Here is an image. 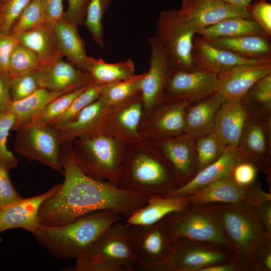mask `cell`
<instances>
[{"mask_svg": "<svg viewBox=\"0 0 271 271\" xmlns=\"http://www.w3.org/2000/svg\"><path fill=\"white\" fill-rule=\"evenodd\" d=\"M62 144L64 181L41 204L38 212L41 225L60 226L98 210L113 211L125 218L147 202L149 198L86 175L73 158L72 144Z\"/></svg>", "mask_w": 271, "mask_h": 271, "instance_id": "obj_1", "label": "cell"}, {"mask_svg": "<svg viewBox=\"0 0 271 271\" xmlns=\"http://www.w3.org/2000/svg\"><path fill=\"white\" fill-rule=\"evenodd\" d=\"M117 186L150 198L166 196L180 184L155 141L142 138L125 144Z\"/></svg>", "mask_w": 271, "mask_h": 271, "instance_id": "obj_2", "label": "cell"}, {"mask_svg": "<svg viewBox=\"0 0 271 271\" xmlns=\"http://www.w3.org/2000/svg\"><path fill=\"white\" fill-rule=\"evenodd\" d=\"M123 218L113 211L98 210L60 226L41 225L33 233L38 242L56 258L77 259L106 229Z\"/></svg>", "mask_w": 271, "mask_h": 271, "instance_id": "obj_3", "label": "cell"}, {"mask_svg": "<svg viewBox=\"0 0 271 271\" xmlns=\"http://www.w3.org/2000/svg\"><path fill=\"white\" fill-rule=\"evenodd\" d=\"M125 144L104 126L75 140L71 152L76 165L86 175L117 186Z\"/></svg>", "mask_w": 271, "mask_h": 271, "instance_id": "obj_4", "label": "cell"}, {"mask_svg": "<svg viewBox=\"0 0 271 271\" xmlns=\"http://www.w3.org/2000/svg\"><path fill=\"white\" fill-rule=\"evenodd\" d=\"M209 204L225 236L235 248L239 261L246 271H253L255 251L260 242L268 237L254 208L238 204Z\"/></svg>", "mask_w": 271, "mask_h": 271, "instance_id": "obj_5", "label": "cell"}, {"mask_svg": "<svg viewBox=\"0 0 271 271\" xmlns=\"http://www.w3.org/2000/svg\"><path fill=\"white\" fill-rule=\"evenodd\" d=\"M163 220L171 241L187 238L222 247L237 255L209 203H189L184 208L168 214Z\"/></svg>", "mask_w": 271, "mask_h": 271, "instance_id": "obj_6", "label": "cell"}, {"mask_svg": "<svg viewBox=\"0 0 271 271\" xmlns=\"http://www.w3.org/2000/svg\"><path fill=\"white\" fill-rule=\"evenodd\" d=\"M122 220L106 229L85 253L76 259L75 266L67 270L77 271L83 265L92 263L111 264L122 271L136 269L137 257L130 227Z\"/></svg>", "mask_w": 271, "mask_h": 271, "instance_id": "obj_7", "label": "cell"}, {"mask_svg": "<svg viewBox=\"0 0 271 271\" xmlns=\"http://www.w3.org/2000/svg\"><path fill=\"white\" fill-rule=\"evenodd\" d=\"M196 31L182 19L178 10L162 11L153 36L166 53L172 70L194 69L192 50Z\"/></svg>", "mask_w": 271, "mask_h": 271, "instance_id": "obj_8", "label": "cell"}, {"mask_svg": "<svg viewBox=\"0 0 271 271\" xmlns=\"http://www.w3.org/2000/svg\"><path fill=\"white\" fill-rule=\"evenodd\" d=\"M13 130L17 131L14 145L17 153L64 174L61 163L63 144L55 128L30 121L20 124Z\"/></svg>", "mask_w": 271, "mask_h": 271, "instance_id": "obj_9", "label": "cell"}, {"mask_svg": "<svg viewBox=\"0 0 271 271\" xmlns=\"http://www.w3.org/2000/svg\"><path fill=\"white\" fill-rule=\"evenodd\" d=\"M238 260L237 255L211 243L184 237L171 241L166 271H200L202 268Z\"/></svg>", "mask_w": 271, "mask_h": 271, "instance_id": "obj_10", "label": "cell"}, {"mask_svg": "<svg viewBox=\"0 0 271 271\" xmlns=\"http://www.w3.org/2000/svg\"><path fill=\"white\" fill-rule=\"evenodd\" d=\"M239 161L249 163L266 176L269 184L271 171V116L249 115L236 150ZM270 184H269V185Z\"/></svg>", "mask_w": 271, "mask_h": 271, "instance_id": "obj_11", "label": "cell"}, {"mask_svg": "<svg viewBox=\"0 0 271 271\" xmlns=\"http://www.w3.org/2000/svg\"><path fill=\"white\" fill-rule=\"evenodd\" d=\"M130 227L137 257L136 268L144 271H166L171 240L163 220L149 226Z\"/></svg>", "mask_w": 271, "mask_h": 271, "instance_id": "obj_12", "label": "cell"}, {"mask_svg": "<svg viewBox=\"0 0 271 271\" xmlns=\"http://www.w3.org/2000/svg\"><path fill=\"white\" fill-rule=\"evenodd\" d=\"M187 197L192 204L221 202L254 208L263 201L271 200V193L264 191L256 180L249 185L242 186L235 183L230 175Z\"/></svg>", "mask_w": 271, "mask_h": 271, "instance_id": "obj_13", "label": "cell"}, {"mask_svg": "<svg viewBox=\"0 0 271 271\" xmlns=\"http://www.w3.org/2000/svg\"><path fill=\"white\" fill-rule=\"evenodd\" d=\"M190 103L164 99L150 112L142 116L139 133L144 138L155 140L185 133L186 110Z\"/></svg>", "mask_w": 271, "mask_h": 271, "instance_id": "obj_14", "label": "cell"}, {"mask_svg": "<svg viewBox=\"0 0 271 271\" xmlns=\"http://www.w3.org/2000/svg\"><path fill=\"white\" fill-rule=\"evenodd\" d=\"M217 74L197 69L172 70L164 91V98L193 103L218 91Z\"/></svg>", "mask_w": 271, "mask_h": 271, "instance_id": "obj_15", "label": "cell"}, {"mask_svg": "<svg viewBox=\"0 0 271 271\" xmlns=\"http://www.w3.org/2000/svg\"><path fill=\"white\" fill-rule=\"evenodd\" d=\"M150 48L149 68L141 85L143 115L150 112L164 98V91L172 71L169 59L154 37L148 39Z\"/></svg>", "mask_w": 271, "mask_h": 271, "instance_id": "obj_16", "label": "cell"}, {"mask_svg": "<svg viewBox=\"0 0 271 271\" xmlns=\"http://www.w3.org/2000/svg\"><path fill=\"white\" fill-rule=\"evenodd\" d=\"M180 17L198 31L224 19L251 17L247 8L236 7L223 0H182Z\"/></svg>", "mask_w": 271, "mask_h": 271, "instance_id": "obj_17", "label": "cell"}, {"mask_svg": "<svg viewBox=\"0 0 271 271\" xmlns=\"http://www.w3.org/2000/svg\"><path fill=\"white\" fill-rule=\"evenodd\" d=\"M271 74V61L239 64L217 74V92L225 100L240 101L257 81Z\"/></svg>", "mask_w": 271, "mask_h": 271, "instance_id": "obj_18", "label": "cell"}, {"mask_svg": "<svg viewBox=\"0 0 271 271\" xmlns=\"http://www.w3.org/2000/svg\"><path fill=\"white\" fill-rule=\"evenodd\" d=\"M153 140L174 170L180 186L196 174L195 138L184 133Z\"/></svg>", "mask_w": 271, "mask_h": 271, "instance_id": "obj_19", "label": "cell"}, {"mask_svg": "<svg viewBox=\"0 0 271 271\" xmlns=\"http://www.w3.org/2000/svg\"><path fill=\"white\" fill-rule=\"evenodd\" d=\"M60 185L57 184L40 195L0 206V232L21 228L33 233L41 225L38 212L41 204L55 194Z\"/></svg>", "mask_w": 271, "mask_h": 271, "instance_id": "obj_20", "label": "cell"}, {"mask_svg": "<svg viewBox=\"0 0 271 271\" xmlns=\"http://www.w3.org/2000/svg\"><path fill=\"white\" fill-rule=\"evenodd\" d=\"M143 114L141 92L131 98L112 106L109 111L105 128L113 136L125 143L143 137L139 126Z\"/></svg>", "mask_w": 271, "mask_h": 271, "instance_id": "obj_21", "label": "cell"}, {"mask_svg": "<svg viewBox=\"0 0 271 271\" xmlns=\"http://www.w3.org/2000/svg\"><path fill=\"white\" fill-rule=\"evenodd\" d=\"M62 58L41 67L39 70L40 88L51 92L66 93L94 82L88 73Z\"/></svg>", "mask_w": 271, "mask_h": 271, "instance_id": "obj_22", "label": "cell"}, {"mask_svg": "<svg viewBox=\"0 0 271 271\" xmlns=\"http://www.w3.org/2000/svg\"><path fill=\"white\" fill-rule=\"evenodd\" d=\"M111 107L99 96L81 110L73 119L54 127L58 131L62 143L73 144L76 139L103 128Z\"/></svg>", "mask_w": 271, "mask_h": 271, "instance_id": "obj_23", "label": "cell"}, {"mask_svg": "<svg viewBox=\"0 0 271 271\" xmlns=\"http://www.w3.org/2000/svg\"><path fill=\"white\" fill-rule=\"evenodd\" d=\"M195 69L218 74L235 66L271 60H249L209 44L201 36L194 40L192 54Z\"/></svg>", "mask_w": 271, "mask_h": 271, "instance_id": "obj_24", "label": "cell"}, {"mask_svg": "<svg viewBox=\"0 0 271 271\" xmlns=\"http://www.w3.org/2000/svg\"><path fill=\"white\" fill-rule=\"evenodd\" d=\"M236 151L226 149L216 161L200 171L186 184L174 189L166 196L187 197L223 178L230 176L239 162Z\"/></svg>", "mask_w": 271, "mask_h": 271, "instance_id": "obj_25", "label": "cell"}, {"mask_svg": "<svg viewBox=\"0 0 271 271\" xmlns=\"http://www.w3.org/2000/svg\"><path fill=\"white\" fill-rule=\"evenodd\" d=\"M249 114L240 101L225 100L216 116L213 131L226 149L236 151Z\"/></svg>", "mask_w": 271, "mask_h": 271, "instance_id": "obj_26", "label": "cell"}, {"mask_svg": "<svg viewBox=\"0 0 271 271\" xmlns=\"http://www.w3.org/2000/svg\"><path fill=\"white\" fill-rule=\"evenodd\" d=\"M225 101L217 92L190 103L186 110L185 133L195 139L211 132L217 112Z\"/></svg>", "mask_w": 271, "mask_h": 271, "instance_id": "obj_27", "label": "cell"}, {"mask_svg": "<svg viewBox=\"0 0 271 271\" xmlns=\"http://www.w3.org/2000/svg\"><path fill=\"white\" fill-rule=\"evenodd\" d=\"M78 26L62 19L54 25L57 44L62 57L78 69L87 73L91 57L86 53L85 43Z\"/></svg>", "mask_w": 271, "mask_h": 271, "instance_id": "obj_28", "label": "cell"}, {"mask_svg": "<svg viewBox=\"0 0 271 271\" xmlns=\"http://www.w3.org/2000/svg\"><path fill=\"white\" fill-rule=\"evenodd\" d=\"M189 202L187 197L153 196L142 207L125 217L123 221L132 226L153 225L168 214L186 207Z\"/></svg>", "mask_w": 271, "mask_h": 271, "instance_id": "obj_29", "label": "cell"}, {"mask_svg": "<svg viewBox=\"0 0 271 271\" xmlns=\"http://www.w3.org/2000/svg\"><path fill=\"white\" fill-rule=\"evenodd\" d=\"M270 40L265 35H247L206 41L215 47L245 59L268 60H271Z\"/></svg>", "mask_w": 271, "mask_h": 271, "instance_id": "obj_30", "label": "cell"}, {"mask_svg": "<svg viewBox=\"0 0 271 271\" xmlns=\"http://www.w3.org/2000/svg\"><path fill=\"white\" fill-rule=\"evenodd\" d=\"M16 37L19 43L36 54L41 66L62 58L58 50L54 26L46 24L21 33Z\"/></svg>", "mask_w": 271, "mask_h": 271, "instance_id": "obj_31", "label": "cell"}, {"mask_svg": "<svg viewBox=\"0 0 271 271\" xmlns=\"http://www.w3.org/2000/svg\"><path fill=\"white\" fill-rule=\"evenodd\" d=\"M196 34L206 40L222 37H234L247 35L266 36L261 28L252 18L240 17L224 19L199 30Z\"/></svg>", "mask_w": 271, "mask_h": 271, "instance_id": "obj_32", "label": "cell"}, {"mask_svg": "<svg viewBox=\"0 0 271 271\" xmlns=\"http://www.w3.org/2000/svg\"><path fill=\"white\" fill-rule=\"evenodd\" d=\"M64 92H51L40 88L29 96L19 101L10 100L6 110L12 113L17 125L30 121L46 105Z\"/></svg>", "mask_w": 271, "mask_h": 271, "instance_id": "obj_33", "label": "cell"}, {"mask_svg": "<svg viewBox=\"0 0 271 271\" xmlns=\"http://www.w3.org/2000/svg\"><path fill=\"white\" fill-rule=\"evenodd\" d=\"M87 73L94 82L104 85L132 77L135 75V68L130 59L108 63L101 59L91 57Z\"/></svg>", "mask_w": 271, "mask_h": 271, "instance_id": "obj_34", "label": "cell"}, {"mask_svg": "<svg viewBox=\"0 0 271 271\" xmlns=\"http://www.w3.org/2000/svg\"><path fill=\"white\" fill-rule=\"evenodd\" d=\"M249 115L271 116V74L257 81L240 101Z\"/></svg>", "mask_w": 271, "mask_h": 271, "instance_id": "obj_35", "label": "cell"}, {"mask_svg": "<svg viewBox=\"0 0 271 271\" xmlns=\"http://www.w3.org/2000/svg\"><path fill=\"white\" fill-rule=\"evenodd\" d=\"M145 72L123 81L102 85L100 96L110 106L122 102L141 93Z\"/></svg>", "mask_w": 271, "mask_h": 271, "instance_id": "obj_36", "label": "cell"}, {"mask_svg": "<svg viewBox=\"0 0 271 271\" xmlns=\"http://www.w3.org/2000/svg\"><path fill=\"white\" fill-rule=\"evenodd\" d=\"M197 172L218 160L226 149L212 131L195 139Z\"/></svg>", "mask_w": 271, "mask_h": 271, "instance_id": "obj_37", "label": "cell"}, {"mask_svg": "<svg viewBox=\"0 0 271 271\" xmlns=\"http://www.w3.org/2000/svg\"><path fill=\"white\" fill-rule=\"evenodd\" d=\"M90 84L56 97L34 116L30 121L50 125L68 108L73 100Z\"/></svg>", "mask_w": 271, "mask_h": 271, "instance_id": "obj_38", "label": "cell"}, {"mask_svg": "<svg viewBox=\"0 0 271 271\" xmlns=\"http://www.w3.org/2000/svg\"><path fill=\"white\" fill-rule=\"evenodd\" d=\"M112 0H90L83 24L91 34L94 42L104 46L102 19Z\"/></svg>", "mask_w": 271, "mask_h": 271, "instance_id": "obj_39", "label": "cell"}, {"mask_svg": "<svg viewBox=\"0 0 271 271\" xmlns=\"http://www.w3.org/2000/svg\"><path fill=\"white\" fill-rule=\"evenodd\" d=\"M41 66L36 54L18 42L10 56L8 74L13 78L21 74L39 71Z\"/></svg>", "mask_w": 271, "mask_h": 271, "instance_id": "obj_40", "label": "cell"}, {"mask_svg": "<svg viewBox=\"0 0 271 271\" xmlns=\"http://www.w3.org/2000/svg\"><path fill=\"white\" fill-rule=\"evenodd\" d=\"M102 86L94 82L91 83L73 100L68 108L50 125L57 127L73 119L85 107L99 97Z\"/></svg>", "mask_w": 271, "mask_h": 271, "instance_id": "obj_41", "label": "cell"}, {"mask_svg": "<svg viewBox=\"0 0 271 271\" xmlns=\"http://www.w3.org/2000/svg\"><path fill=\"white\" fill-rule=\"evenodd\" d=\"M45 24L42 0H31L13 25L10 34L16 37L21 33Z\"/></svg>", "mask_w": 271, "mask_h": 271, "instance_id": "obj_42", "label": "cell"}, {"mask_svg": "<svg viewBox=\"0 0 271 271\" xmlns=\"http://www.w3.org/2000/svg\"><path fill=\"white\" fill-rule=\"evenodd\" d=\"M16 119L9 112L0 111V167L9 172L16 168L19 159L14 156L7 146L8 136L10 130L13 129Z\"/></svg>", "mask_w": 271, "mask_h": 271, "instance_id": "obj_43", "label": "cell"}, {"mask_svg": "<svg viewBox=\"0 0 271 271\" xmlns=\"http://www.w3.org/2000/svg\"><path fill=\"white\" fill-rule=\"evenodd\" d=\"M40 88L39 71L13 77L10 88L11 100H22L34 93Z\"/></svg>", "mask_w": 271, "mask_h": 271, "instance_id": "obj_44", "label": "cell"}, {"mask_svg": "<svg viewBox=\"0 0 271 271\" xmlns=\"http://www.w3.org/2000/svg\"><path fill=\"white\" fill-rule=\"evenodd\" d=\"M30 1H2L0 4V33H10L13 25Z\"/></svg>", "mask_w": 271, "mask_h": 271, "instance_id": "obj_45", "label": "cell"}, {"mask_svg": "<svg viewBox=\"0 0 271 271\" xmlns=\"http://www.w3.org/2000/svg\"><path fill=\"white\" fill-rule=\"evenodd\" d=\"M247 10L252 18L261 28L266 37L271 38V4L266 0H259L250 5Z\"/></svg>", "mask_w": 271, "mask_h": 271, "instance_id": "obj_46", "label": "cell"}, {"mask_svg": "<svg viewBox=\"0 0 271 271\" xmlns=\"http://www.w3.org/2000/svg\"><path fill=\"white\" fill-rule=\"evenodd\" d=\"M271 270V237H266L257 247L253 258V271Z\"/></svg>", "mask_w": 271, "mask_h": 271, "instance_id": "obj_47", "label": "cell"}, {"mask_svg": "<svg viewBox=\"0 0 271 271\" xmlns=\"http://www.w3.org/2000/svg\"><path fill=\"white\" fill-rule=\"evenodd\" d=\"M258 171L252 164L239 161L234 166L231 177L237 184L242 186H247L256 181Z\"/></svg>", "mask_w": 271, "mask_h": 271, "instance_id": "obj_48", "label": "cell"}, {"mask_svg": "<svg viewBox=\"0 0 271 271\" xmlns=\"http://www.w3.org/2000/svg\"><path fill=\"white\" fill-rule=\"evenodd\" d=\"M68 8L62 19L75 24L83 25L90 0H66Z\"/></svg>", "mask_w": 271, "mask_h": 271, "instance_id": "obj_49", "label": "cell"}, {"mask_svg": "<svg viewBox=\"0 0 271 271\" xmlns=\"http://www.w3.org/2000/svg\"><path fill=\"white\" fill-rule=\"evenodd\" d=\"M22 198L14 187L9 172L0 167V206H4Z\"/></svg>", "mask_w": 271, "mask_h": 271, "instance_id": "obj_50", "label": "cell"}, {"mask_svg": "<svg viewBox=\"0 0 271 271\" xmlns=\"http://www.w3.org/2000/svg\"><path fill=\"white\" fill-rule=\"evenodd\" d=\"M18 42L16 37L10 33H0V74H8L10 56Z\"/></svg>", "mask_w": 271, "mask_h": 271, "instance_id": "obj_51", "label": "cell"}, {"mask_svg": "<svg viewBox=\"0 0 271 271\" xmlns=\"http://www.w3.org/2000/svg\"><path fill=\"white\" fill-rule=\"evenodd\" d=\"M42 4L47 24L54 26L63 19L64 11L62 0H42Z\"/></svg>", "mask_w": 271, "mask_h": 271, "instance_id": "obj_52", "label": "cell"}, {"mask_svg": "<svg viewBox=\"0 0 271 271\" xmlns=\"http://www.w3.org/2000/svg\"><path fill=\"white\" fill-rule=\"evenodd\" d=\"M254 210L267 236L271 237V200L260 203L254 208Z\"/></svg>", "mask_w": 271, "mask_h": 271, "instance_id": "obj_53", "label": "cell"}, {"mask_svg": "<svg viewBox=\"0 0 271 271\" xmlns=\"http://www.w3.org/2000/svg\"><path fill=\"white\" fill-rule=\"evenodd\" d=\"M12 77L8 74H0V111H5L10 99Z\"/></svg>", "mask_w": 271, "mask_h": 271, "instance_id": "obj_54", "label": "cell"}, {"mask_svg": "<svg viewBox=\"0 0 271 271\" xmlns=\"http://www.w3.org/2000/svg\"><path fill=\"white\" fill-rule=\"evenodd\" d=\"M200 271H246L238 260L223 262L202 268Z\"/></svg>", "mask_w": 271, "mask_h": 271, "instance_id": "obj_55", "label": "cell"}, {"mask_svg": "<svg viewBox=\"0 0 271 271\" xmlns=\"http://www.w3.org/2000/svg\"><path fill=\"white\" fill-rule=\"evenodd\" d=\"M225 3L232 6L247 8L253 0H223Z\"/></svg>", "mask_w": 271, "mask_h": 271, "instance_id": "obj_56", "label": "cell"}, {"mask_svg": "<svg viewBox=\"0 0 271 271\" xmlns=\"http://www.w3.org/2000/svg\"><path fill=\"white\" fill-rule=\"evenodd\" d=\"M2 1H3V0H0V4H1V3H2Z\"/></svg>", "mask_w": 271, "mask_h": 271, "instance_id": "obj_57", "label": "cell"}, {"mask_svg": "<svg viewBox=\"0 0 271 271\" xmlns=\"http://www.w3.org/2000/svg\"></svg>", "mask_w": 271, "mask_h": 271, "instance_id": "obj_58", "label": "cell"}]
</instances>
